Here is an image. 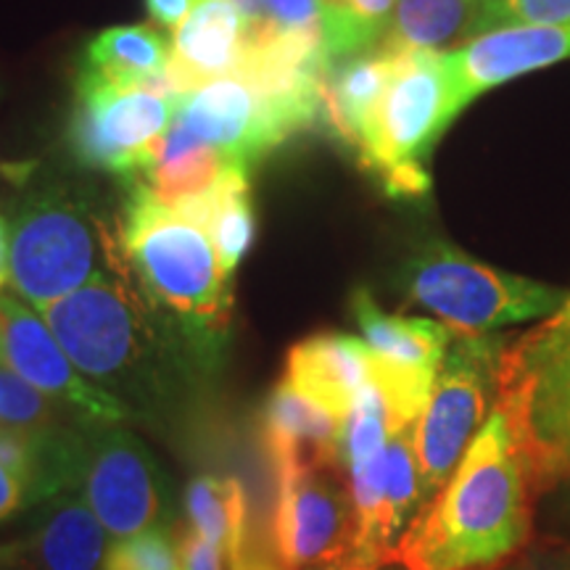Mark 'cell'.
Masks as SVG:
<instances>
[{
	"label": "cell",
	"mask_w": 570,
	"mask_h": 570,
	"mask_svg": "<svg viewBox=\"0 0 570 570\" xmlns=\"http://www.w3.org/2000/svg\"><path fill=\"white\" fill-rule=\"evenodd\" d=\"M35 312L75 367L156 433L180 425L209 381L154 315L125 262Z\"/></svg>",
	"instance_id": "1"
},
{
	"label": "cell",
	"mask_w": 570,
	"mask_h": 570,
	"mask_svg": "<svg viewBox=\"0 0 570 570\" xmlns=\"http://www.w3.org/2000/svg\"><path fill=\"white\" fill-rule=\"evenodd\" d=\"M529 462L510 420L494 407L465 458L399 539L394 560L407 570H489L515 554L533 529Z\"/></svg>",
	"instance_id": "2"
},
{
	"label": "cell",
	"mask_w": 570,
	"mask_h": 570,
	"mask_svg": "<svg viewBox=\"0 0 570 570\" xmlns=\"http://www.w3.org/2000/svg\"><path fill=\"white\" fill-rule=\"evenodd\" d=\"M127 185L119 238L132 283L196 367L214 377L230 341L233 275L202 227L161 206L140 180Z\"/></svg>",
	"instance_id": "3"
},
{
	"label": "cell",
	"mask_w": 570,
	"mask_h": 570,
	"mask_svg": "<svg viewBox=\"0 0 570 570\" xmlns=\"http://www.w3.org/2000/svg\"><path fill=\"white\" fill-rule=\"evenodd\" d=\"M125 262L111 225L67 185L27 190L9 217V273L32 309L109 275Z\"/></svg>",
	"instance_id": "4"
},
{
	"label": "cell",
	"mask_w": 570,
	"mask_h": 570,
	"mask_svg": "<svg viewBox=\"0 0 570 570\" xmlns=\"http://www.w3.org/2000/svg\"><path fill=\"white\" fill-rule=\"evenodd\" d=\"M410 304L431 312L454 336H491L558 312L570 291L475 259L444 238L412 248L399 269Z\"/></svg>",
	"instance_id": "5"
},
{
	"label": "cell",
	"mask_w": 570,
	"mask_h": 570,
	"mask_svg": "<svg viewBox=\"0 0 570 570\" xmlns=\"http://www.w3.org/2000/svg\"><path fill=\"white\" fill-rule=\"evenodd\" d=\"M497 407L529 462L537 494L570 479V294L529 333L508 338Z\"/></svg>",
	"instance_id": "6"
},
{
	"label": "cell",
	"mask_w": 570,
	"mask_h": 570,
	"mask_svg": "<svg viewBox=\"0 0 570 570\" xmlns=\"http://www.w3.org/2000/svg\"><path fill=\"white\" fill-rule=\"evenodd\" d=\"M460 114L444 53H399L396 71L370 114L356 159L391 198L423 196L431 188L425 164Z\"/></svg>",
	"instance_id": "7"
},
{
	"label": "cell",
	"mask_w": 570,
	"mask_h": 570,
	"mask_svg": "<svg viewBox=\"0 0 570 570\" xmlns=\"http://www.w3.org/2000/svg\"><path fill=\"white\" fill-rule=\"evenodd\" d=\"M71 491H80L111 541L169 529L175 520L173 489L159 460L122 423L75 425Z\"/></svg>",
	"instance_id": "8"
},
{
	"label": "cell",
	"mask_w": 570,
	"mask_h": 570,
	"mask_svg": "<svg viewBox=\"0 0 570 570\" xmlns=\"http://www.w3.org/2000/svg\"><path fill=\"white\" fill-rule=\"evenodd\" d=\"M508 338L454 336L441 362L431 399L415 425L423 508L465 458L470 441L487 423L499 399V370Z\"/></svg>",
	"instance_id": "9"
},
{
	"label": "cell",
	"mask_w": 570,
	"mask_h": 570,
	"mask_svg": "<svg viewBox=\"0 0 570 570\" xmlns=\"http://www.w3.org/2000/svg\"><path fill=\"white\" fill-rule=\"evenodd\" d=\"M180 101L146 88H119L77 75L67 127L69 151L85 169L125 183L151 167Z\"/></svg>",
	"instance_id": "10"
},
{
	"label": "cell",
	"mask_w": 570,
	"mask_h": 570,
	"mask_svg": "<svg viewBox=\"0 0 570 570\" xmlns=\"http://www.w3.org/2000/svg\"><path fill=\"white\" fill-rule=\"evenodd\" d=\"M356 512L344 468H288L277 473V560L304 570L354 552Z\"/></svg>",
	"instance_id": "11"
},
{
	"label": "cell",
	"mask_w": 570,
	"mask_h": 570,
	"mask_svg": "<svg viewBox=\"0 0 570 570\" xmlns=\"http://www.w3.org/2000/svg\"><path fill=\"white\" fill-rule=\"evenodd\" d=\"M0 365L80 423H135L132 412L119 399L106 394L75 367L46 320L27 302L6 294L0 296Z\"/></svg>",
	"instance_id": "12"
},
{
	"label": "cell",
	"mask_w": 570,
	"mask_h": 570,
	"mask_svg": "<svg viewBox=\"0 0 570 570\" xmlns=\"http://www.w3.org/2000/svg\"><path fill=\"white\" fill-rule=\"evenodd\" d=\"M444 59L454 98L465 111L483 92L570 59V27H491L446 51Z\"/></svg>",
	"instance_id": "13"
},
{
	"label": "cell",
	"mask_w": 570,
	"mask_h": 570,
	"mask_svg": "<svg viewBox=\"0 0 570 570\" xmlns=\"http://www.w3.org/2000/svg\"><path fill=\"white\" fill-rule=\"evenodd\" d=\"M175 125L252 169L283 146V135L244 77L227 75L180 98Z\"/></svg>",
	"instance_id": "14"
},
{
	"label": "cell",
	"mask_w": 570,
	"mask_h": 570,
	"mask_svg": "<svg viewBox=\"0 0 570 570\" xmlns=\"http://www.w3.org/2000/svg\"><path fill=\"white\" fill-rule=\"evenodd\" d=\"M111 539L80 491L38 504L30 531L0 547V570H104Z\"/></svg>",
	"instance_id": "15"
},
{
	"label": "cell",
	"mask_w": 570,
	"mask_h": 570,
	"mask_svg": "<svg viewBox=\"0 0 570 570\" xmlns=\"http://www.w3.org/2000/svg\"><path fill=\"white\" fill-rule=\"evenodd\" d=\"M246 24L244 11L233 0H196L169 46L167 75L177 98L238 69Z\"/></svg>",
	"instance_id": "16"
},
{
	"label": "cell",
	"mask_w": 570,
	"mask_h": 570,
	"mask_svg": "<svg viewBox=\"0 0 570 570\" xmlns=\"http://www.w3.org/2000/svg\"><path fill=\"white\" fill-rule=\"evenodd\" d=\"M283 377L346 423L356 396L373 383V352L348 333H315L291 346Z\"/></svg>",
	"instance_id": "17"
},
{
	"label": "cell",
	"mask_w": 570,
	"mask_h": 570,
	"mask_svg": "<svg viewBox=\"0 0 570 570\" xmlns=\"http://www.w3.org/2000/svg\"><path fill=\"white\" fill-rule=\"evenodd\" d=\"M341 436L344 423L285 377L269 391L262 407V439L275 473L288 468H344Z\"/></svg>",
	"instance_id": "18"
},
{
	"label": "cell",
	"mask_w": 570,
	"mask_h": 570,
	"mask_svg": "<svg viewBox=\"0 0 570 570\" xmlns=\"http://www.w3.org/2000/svg\"><path fill=\"white\" fill-rule=\"evenodd\" d=\"M399 53L375 46L365 53L348 56L327 67L323 82V109L320 125L341 146L360 151L367 119L386 92L391 77L396 71Z\"/></svg>",
	"instance_id": "19"
},
{
	"label": "cell",
	"mask_w": 570,
	"mask_h": 570,
	"mask_svg": "<svg viewBox=\"0 0 570 570\" xmlns=\"http://www.w3.org/2000/svg\"><path fill=\"white\" fill-rule=\"evenodd\" d=\"M235 164L240 161H235L233 156L219 151V148L194 140L173 122L169 132L164 135L154 164L138 180L146 185L148 194L161 206H167L169 212H180L185 204L209 194Z\"/></svg>",
	"instance_id": "20"
},
{
	"label": "cell",
	"mask_w": 570,
	"mask_h": 570,
	"mask_svg": "<svg viewBox=\"0 0 570 570\" xmlns=\"http://www.w3.org/2000/svg\"><path fill=\"white\" fill-rule=\"evenodd\" d=\"M175 214L209 235L219 262L233 275L244 262V256L252 252L256 238V212L248 169L235 164L209 194L185 204Z\"/></svg>",
	"instance_id": "21"
},
{
	"label": "cell",
	"mask_w": 570,
	"mask_h": 570,
	"mask_svg": "<svg viewBox=\"0 0 570 570\" xmlns=\"http://www.w3.org/2000/svg\"><path fill=\"white\" fill-rule=\"evenodd\" d=\"M483 32V9L473 0H396L391 24L377 46L394 53H446Z\"/></svg>",
	"instance_id": "22"
},
{
	"label": "cell",
	"mask_w": 570,
	"mask_h": 570,
	"mask_svg": "<svg viewBox=\"0 0 570 570\" xmlns=\"http://www.w3.org/2000/svg\"><path fill=\"white\" fill-rule=\"evenodd\" d=\"M167 61L169 42L154 27H111L88 42L80 75L119 88H146V82L159 75Z\"/></svg>",
	"instance_id": "23"
},
{
	"label": "cell",
	"mask_w": 570,
	"mask_h": 570,
	"mask_svg": "<svg viewBox=\"0 0 570 570\" xmlns=\"http://www.w3.org/2000/svg\"><path fill=\"white\" fill-rule=\"evenodd\" d=\"M185 523L217 544L230 566L246 554L248 497L230 475H196L185 489Z\"/></svg>",
	"instance_id": "24"
},
{
	"label": "cell",
	"mask_w": 570,
	"mask_h": 570,
	"mask_svg": "<svg viewBox=\"0 0 570 570\" xmlns=\"http://www.w3.org/2000/svg\"><path fill=\"white\" fill-rule=\"evenodd\" d=\"M396 0H320L327 59L341 61L365 53L383 40Z\"/></svg>",
	"instance_id": "25"
},
{
	"label": "cell",
	"mask_w": 570,
	"mask_h": 570,
	"mask_svg": "<svg viewBox=\"0 0 570 570\" xmlns=\"http://www.w3.org/2000/svg\"><path fill=\"white\" fill-rule=\"evenodd\" d=\"M67 423H80V420L0 365V425L21 433H51Z\"/></svg>",
	"instance_id": "26"
},
{
	"label": "cell",
	"mask_w": 570,
	"mask_h": 570,
	"mask_svg": "<svg viewBox=\"0 0 570 570\" xmlns=\"http://www.w3.org/2000/svg\"><path fill=\"white\" fill-rule=\"evenodd\" d=\"M173 529H148L135 537L111 541L104 570H183Z\"/></svg>",
	"instance_id": "27"
},
{
	"label": "cell",
	"mask_w": 570,
	"mask_h": 570,
	"mask_svg": "<svg viewBox=\"0 0 570 570\" xmlns=\"http://www.w3.org/2000/svg\"><path fill=\"white\" fill-rule=\"evenodd\" d=\"M504 24L570 27V0H497L483 9V32Z\"/></svg>",
	"instance_id": "28"
},
{
	"label": "cell",
	"mask_w": 570,
	"mask_h": 570,
	"mask_svg": "<svg viewBox=\"0 0 570 570\" xmlns=\"http://www.w3.org/2000/svg\"><path fill=\"white\" fill-rule=\"evenodd\" d=\"M281 30H312L323 27L320 0H262V19Z\"/></svg>",
	"instance_id": "29"
},
{
	"label": "cell",
	"mask_w": 570,
	"mask_h": 570,
	"mask_svg": "<svg viewBox=\"0 0 570 570\" xmlns=\"http://www.w3.org/2000/svg\"><path fill=\"white\" fill-rule=\"evenodd\" d=\"M175 541L183 570H225L227 554L217 544H212L209 539H204L202 533L190 529L188 523L177 529Z\"/></svg>",
	"instance_id": "30"
},
{
	"label": "cell",
	"mask_w": 570,
	"mask_h": 570,
	"mask_svg": "<svg viewBox=\"0 0 570 570\" xmlns=\"http://www.w3.org/2000/svg\"><path fill=\"white\" fill-rule=\"evenodd\" d=\"M27 508H35L30 489L21 483L19 475H13L11 470L0 462V523L19 515V512Z\"/></svg>",
	"instance_id": "31"
},
{
	"label": "cell",
	"mask_w": 570,
	"mask_h": 570,
	"mask_svg": "<svg viewBox=\"0 0 570 570\" xmlns=\"http://www.w3.org/2000/svg\"><path fill=\"white\" fill-rule=\"evenodd\" d=\"M194 6L196 0H146L148 17H151L154 24L173 32L183 24L185 17L194 11Z\"/></svg>",
	"instance_id": "32"
},
{
	"label": "cell",
	"mask_w": 570,
	"mask_h": 570,
	"mask_svg": "<svg viewBox=\"0 0 570 570\" xmlns=\"http://www.w3.org/2000/svg\"><path fill=\"white\" fill-rule=\"evenodd\" d=\"M304 570H407V568L399 566L396 560H375V558H365V554L348 552L344 558L320 562V566H312Z\"/></svg>",
	"instance_id": "33"
},
{
	"label": "cell",
	"mask_w": 570,
	"mask_h": 570,
	"mask_svg": "<svg viewBox=\"0 0 570 570\" xmlns=\"http://www.w3.org/2000/svg\"><path fill=\"white\" fill-rule=\"evenodd\" d=\"M533 570H570V547H558L552 552H541Z\"/></svg>",
	"instance_id": "34"
},
{
	"label": "cell",
	"mask_w": 570,
	"mask_h": 570,
	"mask_svg": "<svg viewBox=\"0 0 570 570\" xmlns=\"http://www.w3.org/2000/svg\"><path fill=\"white\" fill-rule=\"evenodd\" d=\"M11 283L9 273V223L0 217V296H3L6 285Z\"/></svg>",
	"instance_id": "35"
},
{
	"label": "cell",
	"mask_w": 570,
	"mask_h": 570,
	"mask_svg": "<svg viewBox=\"0 0 570 570\" xmlns=\"http://www.w3.org/2000/svg\"><path fill=\"white\" fill-rule=\"evenodd\" d=\"M233 570H288V568L275 566V562L259 558V554L246 552V554H240V558L233 562Z\"/></svg>",
	"instance_id": "36"
},
{
	"label": "cell",
	"mask_w": 570,
	"mask_h": 570,
	"mask_svg": "<svg viewBox=\"0 0 570 570\" xmlns=\"http://www.w3.org/2000/svg\"><path fill=\"white\" fill-rule=\"evenodd\" d=\"M240 11H244L246 21H259L262 19V0H233Z\"/></svg>",
	"instance_id": "37"
},
{
	"label": "cell",
	"mask_w": 570,
	"mask_h": 570,
	"mask_svg": "<svg viewBox=\"0 0 570 570\" xmlns=\"http://www.w3.org/2000/svg\"><path fill=\"white\" fill-rule=\"evenodd\" d=\"M560 502H558V508H560V512L562 515H566V520L570 523V479L568 481H562L560 483Z\"/></svg>",
	"instance_id": "38"
},
{
	"label": "cell",
	"mask_w": 570,
	"mask_h": 570,
	"mask_svg": "<svg viewBox=\"0 0 570 570\" xmlns=\"http://www.w3.org/2000/svg\"><path fill=\"white\" fill-rule=\"evenodd\" d=\"M473 3H479V6H481V9H489V6H494V3H497V0H473Z\"/></svg>",
	"instance_id": "39"
}]
</instances>
